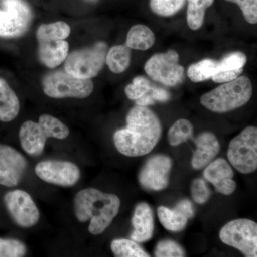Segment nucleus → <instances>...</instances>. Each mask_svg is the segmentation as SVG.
<instances>
[{"instance_id":"7c9ffc66","label":"nucleus","mask_w":257,"mask_h":257,"mask_svg":"<svg viewBox=\"0 0 257 257\" xmlns=\"http://www.w3.org/2000/svg\"><path fill=\"white\" fill-rule=\"evenodd\" d=\"M157 257H183L185 251L180 244L173 240L166 239L157 243L155 250Z\"/></svg>"},{"instance_id":"6ab92c4d","label":"nucleus","mask_w":257,"mask_h":257,"mask_svg":"<svg viewBox=\"0 0 257 257\" xmlns=\"http://www.w3.org/2000/svg\"><path fill=\"white\" fill-rule=\"evenodd\" d=\"M38 42L40 60L49 68H55L68 56L69 44L65 40H40Z\"/></svg>"},{"instance_id":"7ed1b4c3","label":"nucleus","mask_w":257,"mask_h":257,"mask_svg":"<svg viewBox=\"0 0 257 257\" xmlns=\"http://www.w3.org/2000/svg\"><path fill=\"white\" fill-rule=\"evenodd\" d=\"M252 94L251 80L246 76H239L203 94L200 102L213 112L226 113L245 105Z\"/></svg>"},{"instance_id":"c9c22d12","label":"nucleus","mask_w":257,"mask_h":257,"mask_svg":"<svg viewBox=\"0 0 257 257\" xmlns=\"http://www.w3.org/2000/svg\"><path fill=\"white\" fill-rule=\"evenodd\" d=\"M243 68L234 70H219L211 77L213 82L216 83H226L234 80L243 73Z\"/></svg>"},{"instance_id":"72a5a7b5","label":"nucleus","mask_w":257,"mask_h":257,"mask_svg":"<svg viewBox=\"0 0 257 257\" xmlns=\"http://www.w3.org/2000/svg\"><path fill=\"white\" fill-rule=\"evenodd\" d=\"M191 194L194 202L204 204L209 201L211 197L210 189L202 179H196L191 186Z\"/></svg>"},{"instance_id":"ddd939ff","label":"nucleus","mask_w":257,"mask_h":257,"mask_svg":"<svg viewBox=\"0 0 257 257\" xmlns=\"http://www.w3.org/2000/svg\"><path fill=\"white\" fill-rule=\"evenodd\" d=\"M28 162L23 155L8 145H0V184L18 185L26 170Z\"/></svg>"},{"instance_id":"dca6fc26","label":"nucleus","mask_w":257,"mask_h":257,"mask_svg":"<svg viewBox=\"0 0 257 257\" xmlns=\"http://www.w3.org/2000/svg\"><path fill=\"white\" fill-rule=\"evenodd\" d=\"M197 150L193 154L192 166L194 170H202L214 160L220 152V143L214 134L206 132L194 140Z\"/></svg>"},{"instance_id":"20e7f679","label":"nucleus","mask_w":257,"mask_h":257,"mask_svg":"<svg viewBox=\"0 0 257 257\" xmlns=\"http://www.w3.org/2000/svg\"><path fill=\"white\" fill-rule=\"evenodd\" d=\"M107 50V45L99 42L89 48L74 51L66 58L65 72L79 79L95 77L105 64Z\"/></svg>"},{"instance_id":"423d86ee","label":"nucleus","mask_w":257,"mask_h":257,"mask_svg":"<svg viewBox=\"0 0 257 257\" xmlns=\"http://www.w3.org/2000/svg\"><path fill=\"white\" fill-rule=\"evenodd\" d=\"M219 239L246 257L257 256V224L248 219L230 221L221 228Z\"/></svg>"},{"instance_id":"9b49d317","label":"nucleus","mask_w":257,"mask_h":257,"mask_svg":"<svg viewBox=\"0 0 257 257\" xmlns=\"http://www.w3.org/2000/svg\"><path fill=\"white\" fill-rule=\"evenodd\" d=\"M35 171L37 177L44 182L61 187H72L81 177L79 167L65 161H42L37 164Z\"/></svg>"},{"instance_id":"6e6552de","label":"nucleus","mask_w":257,"mask_h":257,"mask_svg":"<svg viewBox=\"0 0 257 257\" xmlns=\"http://www.w3.org/2000/svg\"><path fill=\"white\" fill-rule=\"evenodd\" d=\"M0 37L22 36L30 27L32 13L25 0H0Z\"/></svg>"},{"instance_id":"393cba45","label":"nucleus","mask_w":257,"mask_h":257,"mask_svg":"<svg viewBox=\"0 0 257 257\" xmlns=\"http://www.w3.org/2000/svg\"><path fill=\"white\" fill-rule=\"evenodd\" d=\"M38 123L47 138L64 140L69 136V128L55 116L49 114L42 115Z\"/></svg>"},{"instance_id":"f03ea898","label":"nucleus","mask_w":257,"mask_h":257,"mask_svg":"<svg viewBox=\"0 0 257 257\" xmlns=\"http://www.w3.org/2000/svg\"><path fill=\"white\" fill-rule=\"evenodd\" d=\"M121 201L117 196L94 188L83 189L74 201V214L80 222L90 220L89 232L100 234L111 224L119 213Z\"/></svg>"},{"instance_id":"f3484780","label":"nucleus","mask_w":257,"mask_h":257,"mask_svg":"<svg viewBox=\"0 0 257 257\" xmlns=\"http://www.w3.org/2000/svg\"><path fill=\"white\" fill-rule=\"evenodd\" d=\"M19 138L23 150L32 157L41 155L47 140L39 123L32 121L23 123L20 127Z\"/></svg>"},{"instance_id":"f8f14e48","label":"nucleus","mask_w":257,"mask_h":257,"mask_svg":"<svg viewBox=\"0 0 257 257\" xmlns=\"http://www.w3.org/2000/svg\"><path fill=\"white\" fill-rule=\"evenodd\" d=\"M172 160L165 155H157L147 161L140 175L139 182L144 188L152 191H162L170 183Z\"/></svg>"},{"instance_id":"c756f323","label":"nucleus","mask_w":257,"mask_h":257,"mask_svg":"<svg viewBox=\"0 0 257 257\" xmlns=\"http://www.w3.org/2000/svg\"><path fill=\"white\" fill-rule=\"evenodd\" d=\"M26 253V245L23 241L0 238V257H22Z\"/></svg>"},{"instance_id":"bb28decb","label":"nucleus","mask_w":257,"mask_h":257,"mask_svg":"<svg viewBox=\"0 0 257 257\" xmlns=\"http://www.w3.org/2000/svg\"><path fill=\"white\" fill-rule=\"evenodd\" d=\"M71 33L70 27L64 22L42 25L37 31V38L40 40H65Z\"/></svg>"},{"instance_id":"5701e85b","label":"nucleus","mask_w":257,"mask_h":257,"mask_svg":"<svg viewBox=\"0 0 257 257\" xmlns=\"http://www.w3.org/2000/svg\"><path fill=\"white\" fill-rule=\"evenodd\" d=\"M219 67V61L205 59L189 66L187 76L193 82H204L211 79L218 72Z\"/></svg>"},{"instance_id":"f257e3e1","label":"nucleus","mask_w":257,"mask_h":257,"mask_svg":"<svg viewBox=\"0 0 257 257\" xmlns=\"http://www.w3.org/2000/svg\"><path fill=\"white\" fill-rule=\"evenodd\" d=\"M126 121V127L117 130L113 137L116 150L130 157L150 153L162 136V124L158 116L147 106L137 105L128 111Z\"/></svg>"},{"instance_id":"0eeeda50","label":"nucleus","mask_w":257,"mask_h":257,"mask_svg":"<svg viewBox=\"0 0 257 257\" xmlns=\"http://www.w3.org/2000/svg\"><path fill=\"white\" fill-rule=\"evenodd\" d=\"M42 86L45 94L55 99H84L90 95L94 90V84L91 79L77 78L66 72L48 74L44 79Z\"/></svg>"},{"instance_id":"4c0bfd02","label":"nucleus","mask_w":257,"mask_h":257,"mask_svg":"<svg viewBox=\"0 0 257 257\" xmlns=\"http://www.w3.org/2000/svg\"><path fill=\"white\" fill-rule=\"evenodd\" d=\"M85 1L88 2V3H96V2L98 1V0H85Z\"/></svg>"},{"instance_id":"412c9836","label":"nucleus","mask_w":257,"mask_h":257,"mask_svg":"<svg viewBox=\"0 0 257 257\" xmlns=\"http://www.w3.org/2000/svg\"><path fill=\"white\" fill-rule=\"evenodd\" d=\"M155 42V34L145 25H135L128 30L126 45L130 49L147 50L153 46Z\"/></svg>"},{"instance_id":"c85d7f7f","label":"nucleus","mask_w":257,"mask_h":257,"mask_svg":"<svg viewBox=\"0 0 257 257\" xmlns=\"http://www.w3.org/2000/svg\"><path fill=\"white\" fill-rule=\"evenodd\" d=\"M187 0H150L152 11L161 17H171L184 8Z\"/></svg>"},{"instance_id":"e433bc0d","label":"nucleus","mask_w":257,"mask_h":257,"mask_svg":"<svg viewBox=\"0 0 257 257\" xmlns=\"http://www.w3.org/2000/svg\"><path fill=\"white\" fill-rule=\"evenodd\" d=\"M149 93L155 101L165 102V101L170 100V92L162 88L154 87L152 86L149 90Z\"/></svg>"},{"instance_id":"a878e982","label":"nucleus","mask_w":257,"mask_h":257,"mask_svg":"<svg viewBox=\"0 0 257 257\" xmlns=\"http://www.w3.org/2000/svg\"><path fill=\"white\" fill-rule=\"evenodd\" d=\"M111 251L117 257H150L143 247L133 239H116L111 243Z\"/></svg>"},{"instance_id":"a211bd4d","label":"nucleus","mask_w":257,"mask_h":257,"mask_svg":"<svg viewBox=\"0 0 257 257\" xmlns=\"http://www.w3.org/2000/svg\"><path fill=\"white\" fill-rule=\"evenodd\" d=\"M134 231L131 239L138 243L146 242L151 239L154 231L153 213L147 203L137 205L133 217Z\"/></svg>"},{"instance_id":"473e14b6","label":"nucleus","mask_w":257,"mask_h":257,"mask_svg":"<svg viewBox=\"0 0 257 257\" xmlns=\"http://www.w3.org/2000/svg\"><path fill=\"white\" fill-rule=\"evenodd\" d=\"M246 62L247 57L243 52H231L219 61V70H234L243 68Z\"/></svg>"},{"instance_id":"9d476101","label":"nucleus","mask_w":257,"mask_h":257,"mask_svg":"<svg viewBox=\"0 0 257 257\" xmlns=\"http://www.w3.org/2000/svg\"><path fill=\"white\" fill-rule=\"evenodd\" d=\"M5 206L10 216L19 226L30 228L40 219V211L31 196L25 191H11L4 197Z\"/></svg>"},{"instance_id":"aec40b11","label":"nucleus","mask_w":257,"mask_h":257,"mask_svg":"<svg viewBox=\"0 0 257 257\" xmlns=\"http://www.w3.org/2000/svg\"><path fill=\"white\" fill-rule=\"evenodd\" d=\"M20 101L8 82L0 77V121L10 122L20 112Z\"/></svg>"},{"instance_id":"cd10ccee","label":"nucleus","mask_w":257,"mask_h":257,"mask_svg":"<svg viewBox=\"0 0 257 257\" xmlns=\"http://www.w3.org/2000/svg\"><path fill=\"white\" fill-rule=\"evenodd\" d=\"M193 132L194 127L190 121L186 119L177 120L169 130V143L171 146H179L192 138Z\"/></svg>"},{"instance_id":"39448f33","label":"nucleus","mask_w":257,"mask_h":257,"mask_svg":"<svg viewBox=\"0 0 257 257\" xmlns=\"http://www.w3.org/2000/svg\"><path fill=\"white\" fill-rule=\"evenodd\" d=\"M227 157L229 163L243 175L257 170V128L247 126L230 142Z\"/></svg>"},{"instance_id":"b1692460","label":"nucleus","mask_w":257,"mask_h":257,"mask_svg":"<svg viewBox=\"0 0 257 257\" xmlns=\"http://www.w3.org/2000/svg\"><path fill=\"white\" fill-rule=\"evenodd\" d=\"M187 20L189 28L197 30L202 28L206 10L210 8L214 0H187Z\"/></svg>"},{"instance_id":"2eb2a0df","label":"nucleus","mask_w":257,"mask_h":257,"mask_svg":"<svg viewBox=\"0 0 257 257\" xmlns=\"http://www.w3.org/2000/svg\"><path fill=\"white\" fill-rule=\"evenodd\" d=\"M157 214L161 224L166 229L179 232L185 229L189 219L194 216V206L189 199H183L173 209L163 206L159 207Z\"/></svg>"},{"instance_id":"4468645a","label":"nucleus","mask_w":257,"mask_h":257,"mask_svg":"<svg viewBox=\"0 0 257 257\" xmlns=\"http://www.w3.org/2000/svg\"><path fill=\"white\" fill-rule=\"evenodd\" d=\"M204 177L215 187L216 192L223 195H231L236 190L234 172L224 159H216L210 162L204 171Z\"/></svg>"},{"instance_id":"2f4dec72","label":"nucleus","mask_w":257,"mask_h":257,"mask_svg":"<svg viewBox=\"0 0 257 257\" xmlns=\"http://www.w3.org/2000/svg\"><path fill=\"white\" fill-rule=\"evenodd\" d=\"M152 85L150 81L145 77L138 76L133 79L132 84L125 87V94L131 100H137L148 92Z\"/></svg>"},{"instance_id":"f704fd0d","label":"nucleus","mask_w":257,"mask_h":257,"mask_svg":"<svg viewBox=\"0 0 257 257\" xmlns=\"http://www.w3.org/2000/svg\"><path fill=\"white\" fill-rule=\"evenodd\" d=\"M239 7L247 23H257V0H226Z\"/></svg>"},{"instance_id":"4be33fe9","label":"nucleus","mask_w":257,"mask_h":257,"mask_svg":"<svg viewBox=\"0 0 257 257\" xmlns=\"http://www.w3.org/2000/svg\"><path fill=\"white\" fill-rule=\"evenodd\" d=\"M131 61V49L125 45H116L108 51L106 63L110 71L120 74L127 69Z\"/></svg>"},{"instance_id":"1a4fd4ad","label":"nucleus","mask_w":257,"mask_h":257,"mask_svg":"<svg viewBox=\"0 0 257 257\" xmlns=\"http://www.w3.org/2000/svg\"><path fill=\"white\" fill-rule=\"evenodd\" d=\"M179 60V54L174 50L155 54L145 64V70L153 80L173 87L184 79V68Z\"/></svg>"}]
</instances>
